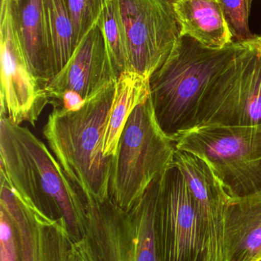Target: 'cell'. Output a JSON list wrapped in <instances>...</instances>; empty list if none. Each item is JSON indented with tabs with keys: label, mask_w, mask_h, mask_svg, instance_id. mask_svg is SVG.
Listing matches in <instances>:
<instances>
[{
	"label": "cell",
	"mask_w": 261,
	"mask_h": 261,
	"mask_svg": "<svg viewBox=\"0 0 261 261\" xmlns=\"http://www.w3.org/2000/svg\"><path fill=\"white\" fill-rule=\"evenodd\" d=\"M228 261L261 258V190L231 198L226 215Z\"/></svg>",
	"instance_id": "15"
},
{
	"label": "cell",
	"mask_w": 261,
	"mask_h": 261,
	"mask_svg": "<svg viewBox=\"0 0 261 261\" xmlns=\"http://www.w3.org/2000/svg\"><path fill=\"white\" fill-rule=\"evenodd\" d=\"M0 261H18V246L13 228L0 211Z\"/></svg>",
	"instance_id": "22"
},
{
	"label": "cell",
	"mask_w": 261,
	"mask_h": 261,
	"mask_svg": "<svg viewBox=\"0 0 261 261\" xmlns=\"http://www.w3.org/2000/svg\"><path fill=\"white\" fill-rule=\"evenodd\" d=\"M156 226L162 261H203L194 202L185 177L173 163L161 178Z\"/></svg>",
	"instance_id": "10"
},
{
	"label": "cell",
	"mask_w": 261,
	"mask_h": 261,
	"mask_svg": "<svg viewBox=\"0 0 261 261\" xmlns=\"http://www.w3.org/2000/svg\"><path fill=\"white\" fill-rule=\"evenodd\" d=\"M234 42L252 39L249 19L253 0H217Z\"/></svg>",
	"instance_id": "20"
},
{
	"label": "cell",
	"mask_w": 261,
	"mask_h": 261,
	"mask_svg": "<svg viewBox=\"0 0 261 261\" xmlns=\"http://www.w3.org/2000/svg\"><path fill=\"white\" fill-rule=\"evenodd\" d=\"M0 164L15 194L34 211L65 221L75 242L87 225V202L53 153L27 127L0 118Z\"/></svg>",
	"instance_id": "1"
},
{
	"label": "cell",
	"mask_w": 261,
	"mask_h": 261,
	"mask_svg": "<svg viewBox=\"0 0 261 261\" xmlns=\"http://www.w3.org/2000/svg\"><path fill=\"white\" fill-rule=\"evenodd\" d=\"M130 70L150 79L180 36L173 4L164 0H119Z\"/></svg>",
	"instance_id": "8"
},
{
	"label": "cell",
	"mask_w": 261,
	"mask_h": 261,
	"mask_svg": "<svg viewBox=\"0 0 261 261\" xmlns=\"http://www.w3.org/2000/svg\"><path fill=\"white\" fill-rule=\"evenodd\" d=\"M164 1L167 2V3H171V4H173L176 0H164Z\"/></svg>",
	"instance_id": "24"
},
{
	"label": "cell",
	"mask_w": 261,
	"mask_h": 261,
	"mask_svg": "<svg viewBox=\"0 0 261 261\" xmlns=\"http://www.w3.org/2000/svg\"><path fill=\"white\" fill-rule=\"evenodd\" d=\"M260 38H261V35H260Z\"/></svg>",
	"instance_id": "26"
},
{
	"label": "cell",
	"mask_w": 261,
	"mask_h": 261,
	"mask_svg": "<svg viewBox=\"0 0 261 261\" xmlns=\"http://www.w3.org/2000/svg\"><path fill=\"white\" fill-rule=\"evenodd\" d=\"M107 0H66L73 23L76 45L98 24Z\"/></svg>",
	"instance_id": "21"
},
{
	"label": "cell",
	"mask_w": 261,
	"mask_h": 261,
	"mask_svg": "<svg viewBox=\"0 0 261 261\" xmlns=\"http://www.w3.org/2000/svg\"><path fill=\"white\" fill-rule=\"evenodd\" d=\"M15 22L28 67L45 88L55 76L43 0H13Z\"/></svg>",
	"instance_id": "14"
},
{
	"label": "cell",
	"mask_w": 261,
	"mask_h": 261,
	"mask_svg": "<svg viewBox=\"0 0 261 261\" xmlns=\"http://www.w3.org/2000/svg\"><path fill=\"white\" fill-rule=\"evenodd\" d=\"M261 125V38L236 42L231 61L208 89L193 128Z\"/></svg>",
	"instance_id": "7"
},
{
	"label": "cell",
	"mask_w": 261,
	"mask_h": 261,
	"mask_svg": "<svg viewBox=\"0 0 261 261\" xmlns=\"http://www.w3.org/2000/svg\"><path fill=\"white\" fill-rule=\"evenodd\" d=\"M235 50L236 42L211 48L180 35L165 62L150 76V96L156 121L172 140L193 129L208 89Z\"/></svg>",
	"instance_id": "3"
},
{
	"label": "cell",
	"mask_w": 261,
	"mask_h": 261,
	"mask_svg": "<svg viewBox=\"0 0 261 261\" xmlns=\"http://www.w3.org/2000/svg\"><path fill=\"white\" fill-rule=\"evenodd\" d=\"M117 78L102 31L97 24L44 90L52 105L67 91L75 92L86 100Z\"/></svg>",
	"instance_id": "13"
},
{
	"label": "cell",
	"mask_w": 261,
	"mask_h": 261,
	"mask_svg": "<svg viewBox=\"0 0 261 261\" xmlns=\"http://www.w3.org/2000/svg\"><path fill=\"white\" fill-rule=\"evenodd\" d=\"M0 18V118H6L16 125L26 122L35 126L50 100L25 59L15 22L13 0H2Z\"/></svg>",
	"instance_id": "9"
},
{
	"label": "cell",
	"mask_w": 261,
	"mask_h": 261,
	"mask_svg": "<svg viewBox=\"0 0 261 261\" xmlns=\"http://www.w3.org/2000/svg\"><path fill=\"white\" fill-rule=\"evenodd\" d=\"M105 39L116 75L130 70L127 38L119 0H107L98 22Z\"/></svg>",
	"instance_id": "19"
},
{
	"label": "cell",
	"mask_w": 261,
	"mask_h": 261,
	"mask_svg": "<svg viewBox=\"0 0 261 261\" xmlns=\"http://www.w3.org/2000/svg\"><path fill=\"white\" fill-rule=\"evenodd\" d=\"M258 261H261V258L260 259V260H259Z\"/></svg>",
	"instance_id": "25"
},
{
	"label": "cell",
	"mask_w": 261,
	"mask_h": 261,
	"mask_svg": "<svg viewBox=\"0 0 261 261\" xmlns=\"http://www.w3.org/2000/svg\"><path fill=\"white\" fill-rule=\"evenodd\" d=\"M116 82L86 99L80 110L54 106L42 130L51 151L87 204L110 199L113 156H104L102 144Z\"/></svg>",
	"instance_id": "2"
},
{
	"label": "cell",
	"mask_w": 261,
	"mask_h": 261,
	"mask_svg": "<svg viewBox=\"0 0 261 261\" xmlns=\"http://www.w3.org/2000/svg\"><path fill=\"white\" fill-rule=\"evenodd\" d=\"M180 35L221 49L234 43L217 0H176L173 4Z\"/></svg>",
	"instance_id": "16"
},
{
	"label": "cell",
	"mask_w": 261,
	"mask_h": 261,
	"mask_svg": "<svg viewBox=\"0 0 261 261\" xmlns=\"http://www.w3.org/2000/svg\"><path fill=\"white\" fill-rule=\"evenodd\" d=\"M0 211L10 222L18 261H70L75 241L65 221L55 220L28 206L0 173Z\"/></svg>",
	"instance_id": "12"
},
{
	"label": "cell",
	"mask_w": 261,
	"mask_h": 261,
	"mask_svg": "<svg viewBox=\"0 0 261 261\" xmlns=\"http://www.w3.org/2000/svg\"><path fill=\"white\" fill-rule=\"evenodd\" d=\"M174 141L159 127L150 96L132 112L112 161L109 198L124 211L142 199L152 182L171 165Z\"/></svg>",
	"instance_id": "5"
},
{
	"label": "cell",
	"mask_w": 261,
	"mask_h": 261,
	"mask_svg": "<svg viewBox=\"0 0 261 261\" xmlns=\"http://www.w3.org/2000/svg\"><path fill=\"white\" fill-rule=\"evenodd\" d=\"M162 175L129 211L110 199L87 204L85 233L80 241L93 261H162L156 226Z\"/></svg>",
	"instance_id": "4"
},
{
	"label": "cell",
	"mask_w": 261,
	"mask_h": 261,
	"mask_svg": "<svg viewBox=\"0 0 261 261\" xmlns=\"http://www.w3.org/2000/svg\"><path fill=\"white\" fill-rule=\"evenodd\" d=\"M43 1L55 76L67 64L76 48L75 32L66 0Z\"/></svg>",
	"instance_id": "18"
},
{
	"label": "cell",
	"mask_w": 261,
	"mask_h": 261,
	"mask_svg": "<svg viewBox=\"0 0 261 261\" xmlns=\"http://www.w3.org/2000/svg\"><path fill=\"white\" fill-rule=\"evenodd\" d=\"M149 97V78L133 70H127L120 75L104 128L102 144L104 156H114L129 116L137 106Z\"/></svg>",
	"instance_id": "17"
},
{
	"label": "cell",
	"mask_w": 261,
	"mask_h": 261,
	"mask_svg": "<svg viewBox=\"0 0 261 261\" xmlns=\"http://www.w3.org/2000/svg\"><path fill=\"white\" fill-rule=\"evenodd\" d=\"M173 141L206 161L231 198L261 190V125L198 127Z\"/></svg>",
	"instance_id": "6"
},
{
	"label": "cell",
	"mask_w": 261,
	"mask_h": 261,
	"mask_svg": "<svg viewBox=\"0 0 261 261\" xmlns=\"http://www.w3.org/2000/svg\"><path fill=\"white\" fill-rule=\"evenodd\" d=\"M173 164L182 172L194 202L203 242V261H228L225 227L231 196L203 158L176 150Z\"/></svg>",
	"instance_id": "11"
},
{
	"label": "cell",
	"mask_w": 261,
	"mask_h": 261,
	"mask_svg": "<svg viewBox=\"0 0 261 261\" xmlns=\"http://www.w3.org/2000/svg\"><path fill=\"white\" fill-rule=\"evenodd\" d=\"M70 261H93L81 241L74 243Z\"/></svg>",
	"instance_id": "23"
}]
</instances>
